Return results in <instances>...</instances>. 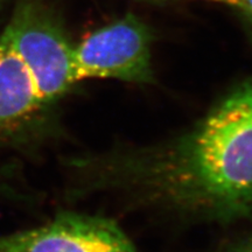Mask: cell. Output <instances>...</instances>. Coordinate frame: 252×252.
<instances>
[{"mask_svg":"<svg viewBox=\"0 0 252 252\" xmlns=\"http://www.w3.org/2000/svg\"><path fill=\"white\" fill-rule=\"evenodd\" d=\"M145 184L180 209L220 220L252 212V81L241 84L143 169Z\"/></svg>","mask_w":252,"mask_h":252,"instance_id":"1","label":"cell"},{"mask_svg":"<svg viewBox=\"0 0 252 252\" xmlns=\"http://www.w3.org/2000/svg\"><path fill=\"white\" fill-rule=\"evenodd\" d=\"M2 34L33 72L46 109L77 84L72 72L74 46L40 0H21Z\"/></svg>","mask_w":252,"mask_h":252,"instance_id":"2","label":"cell"},{"mask_svg":"<svg viewBox=\"0 0 252 252\" xmlns=\"http://www.w3.org/2000/svg\"><path fill=\"white\" fill-rule=\"evenodd\" d=\"M152 34L134 14L94 31L72 47V72L76 83L87 80H118L151 83Z\"/></svg>","mask_w":252,"mask_h":252,"instance_id":"3","label":"cell"},{"mask_svg":"<svg viewBox=\"0 0 252 252\" xmlns=\"http://www.w3.org/2000/svg\"><path fill=\"white\" fill-rule=\"evenodd\" d=\"M0 252H138L113 220L63 214L46 224L0 235Z\"/></svg>","mask_w":252,"mask_h":252,"instance_id":"4","label":"cell"},{"mask_svg":"<svg viewBox=\"0 0 252 252\" xmlns=\"http://www.w3.org/2000/svg\"><path fill=\"white\" fill-rule=\"evenodd\" d=\"M46 110L33 72L0 35V137L17 131Z\"/></svg>","mask_w":252,"mask_h":252,"instance_id":"5","label":"cell"},{"mask_svg":"<svg viewBox=\"0 0 252 252\" xmlns=\"http://www.w3.org/2000/svg\"><path fill=\"white\" fill-rule=\"evenodd\" d=\"M234 9L243 15L252 31V0H236Z\"/></svg>","mask_w":252,"mask_h":252,"instance_id":"6","label":"cell"},{"mask_svg":"<svg viewBox=\"0 0 252 252\" xmlns=\"http://www.w3.org/2000/svg\"><path fill=\"white\" fill-rule=\"evenodd\" d=\"M202 1L215 2V4H220V5L229 6V7H231V8H234L235 6H236V0H202Z\"/></svg>","mask_w":252,"mask_h":252,"instance_id":"7","label":"cell"},{"mask_svg":"<svg viewBox=\"0 0 252 252\" xmlns=\"http://www.w3.org/2000/svg\"><path fill=\"white\" fill-rule=\"evenodd\" d=\"M236 252H252V244L251 245H248V247L242 248L241 250H238V251H236Z\"/></svg>","mask_w":252,"mask_h":252,"instance_id":"8","label":"cell"},{"mask_svg":"<svg viewBox=\"0 0 252 252\" xmlns=\"http://www.w3.org/2000/svg\"><path fill=\"white\" fill-rule=\"evenodd\" d=\"M4 2H5V0H0V12H1L2 6H4Z\"/></svg>","mask_w":252,"mask_h":252,"instance_id":"9","label":"cell"}]
</instances>
